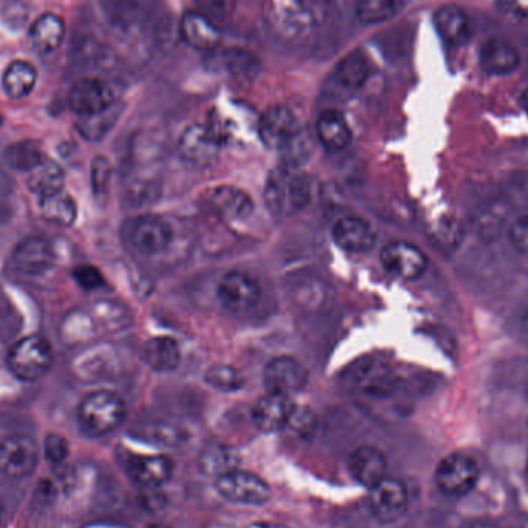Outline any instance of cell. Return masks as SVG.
<instances>
[{
    "label": "cell",
    "mask_w": 528,
    "mask_h": 528,
    "mask_svg": "<svg viewBox=\"0 0 528 528\" xmlns=\"http://www.w3.org/2000/svg\"><path fill=\"white\" fill-rule=\"evenodd\" d=\"M263 198L275 218L294 217L311 201V178L297 166L275 167L264 184Z\"/></svg>",
    "instance_id": "6da1fadb"
},
{
    "label": "cell",
    "mask_w": 528,
    "mask_h": 528,
    "mask_svg": "<svg viewBox=\"0 0 528 528\" xmlns=\"http://www.w3.org/2000/svg\"><path fill=\"white\" fill-rule=\"evenodd\" d=\"M126 403L109 390L93 391L82 399L78 424L88 437H104L121 427L126 419Z\"/></svg>",
    "instance_id": "7a4b0ae2"
},
{
    "label": "cell",
    "mask_w": 528,
    "mask_h": 528,
    "mask_svg": "<svg viewBox=\"0 0 528 528\" xmlns=\"http://www.w3.org/2000/svg\"><path fill=\"white\" fill-rule=\"evenodd\" d=\"M53 365L51 343L39 334L17 340L8 352V368L22 382H36Z\"/></svg>",
    "instance_id": "3957f363"
},
{
    "label": "cell",
    "mask_w": 528,
    "mask_h": 528,
    "mask_svg": "<svg viewBox=\"0 0 528 528\" xmlns=\"http://www.w3.org/2000/svg\"><path fill=\"white\" fill-rule=\"evenodd\" d=\"M124 238L136 255L152 258L169 249L173 241V229L158 215H139L127 223Z\"/></svg>",
    "instance_id": "277c9868"
},
{
    "label": "cell",
    "mask_w": 528,
    "mask_h": 528,
    "mask_svg": "<svg viewBox=\"0 0 528 528\" xmlns=\"http://www.w3.org/2000/svg\"><path fill=\"white\" fill-rule=\"evenodd\" d=\"M434 479L439 490L445 495H467L473 490L474 485L478 484V462L468 454H450L437 465Z\"/></svg>",
    "instance_id": "5b68a950"
},
{
    "label": "cell",
    "mask_w": 528,
    "mask_h": 528,
    "mask_svg": "<svg viewBox=\"0 0 528 528\" xmlns=\"http://www.w3.org/2000/svg\"><path fill=\"white\" fill-rule=\"evenodd\" d=\"M218 493L226 501L241 505H263L271 499V487L258 474L237 468L215 479Z\"/></svg>",
    "instance_id": "8992f818"
},
{
    "label": "cell",
    "mask_w": 528,
    "mask_h": 528,
    "mask_svg": "<svg viewBox=\"0 0 528 528\" xmlns=\"http://www.w3.org/2000/svg\"><path fill=\"white\" fill-rule=\"evenodd\" d=\"M116 104V90L112 82L102 78H82L73 84L68 93L70 109L81 116L98 115Z\"/></svg>",
    "instance_id": "52a82bcc"
},
{
    "label": "cell",
    "mask_w": 528,
    "mask_h": 528,
    "mask_svg": "<svg viewBox=\"0 0 528 528\" xmlns=\"http://www.w3.org/2000/svg\"><path fill=\"white\" fill-rule=\"evenodd\" d=\"M38 444L30 436L14 434L0 442V473L5 478L24 479L33 473L38 465Z\"/></svg>",
    "instance_id": "ba28073f"
},
{
    "label": "cell",
    "mask_w": 528,
    "mask_h": 528,
    "mask_svg": "<svg viewBox=\"0 0 528 528\" xmlns=\"http://www.w3.org/2000/svg\"><path fill=\"white\" fill-rule=\"evenodd\" d=\"M300 133L297 116L286 105H271L258 121L261 143L271 150L288 149Z\"/></svg>",
    "instance_id": "9c48e42d"
},
{
    "label": "cell",
    "mask_w": 528,
    "mask_h": 528,
    "mask_svg": "<svg viewBox=\"0 0 528 528\" xmlns=\"http://www.w3.org/2000/svg\"><path fill=\"white\" fill-rule=\"evenodd\" d=\"M217 295L224 309L241 314L260 302L261 286L254 275L235 269L221 278Z\"/></svg>",
    "instance_id": "30bf717a"
},
{
    "label": "cell",
    "mask_w": 528,
    "mask_h": 528,
    "mask_svg": "<svg viewBox=\"0 0 528 528\" xmlns=\"http://www.w3.org/2000/svg\"><path fill=\"white\" fill-rule=\"evenodd\" d=\"M369 510L382 524L400 521L408 510V490L399 479L386 476L369 490Z\"/></svg>",
    "instance_id": "8fae6325"
},
{
    "label": "cell",
    "mask_w": 528,
    "mask_h": 528,
    "mask_svg": "<svg viewBox=\"0 0 528 528\" xmlns=\"http://www.w3.org/2000/svg\"><path fill=\"white\" fill-rule=\"evenodd\" d=\"M308 380V369L294 357H275L263 371V382L268 388V393L291 397L292 394L300 393Z\"/></svg>",
    "instance_id": "7c38bea8"
},
{
    "label": "cell",
    "mask_w": 528,
    "mask_h": 528,
    "mask_svg": "<svg viewBox=\"0 0 528 528\" xmlns=\"http://www.w3.org/2000/svg\"><path fill=\"white\" fill-rule=\"evenodd\" d=\"M380 261L388 274L402 280H416L428 268V260L424 252L407 241L386 244L380 254Z\"/></svg>",
    "instance_id": "4fadbf2b"
},
{
    "label": "cell",
    "mask_w": 528,
    "mask_h": 528,
    "mask_svg": "<svg viewBox=\"0 0 528 528\" xmlns=\"http://www.w3.org/2000/svg\"><path fill=\"white\" fill-rule=\"evenodd\" d=\"M55 258V249L47 238L31 235L14 248L11 266L19 274L38 277L50 271L51 266L55 264Z\"/></svg>",
    "instance_id": "5bb4252c"
},
{
    "label": "cell",
    "mask_w": 528,
    "mask_h": 528,
    "mask_svg": "<svg viewBox=\"0 0 528 528\" xmlns=\"http://www.w3.org/2000/svg\"><path fill=\"white\" fill-rule=\"evenodd\" d=\"M295 410L291 397L268 393L255 403L252 420L261 433H278L289 427Z\"/></svg>",
    "instance_id": "9a60e30c"
},
{
    "label": "cell",
    "mask_w": 528,
    "mask_h": 528,
    "mask_svg": "<svg viewBox=\"0 0 528 528\" xmlns=\"http://www.w3.org/2000/svg\"><path fill=\"white\" fill-rule=\"evenodd\" d=\"M180 152L189 163L209 166L217 160L221 139L212 127L193 124L184 130L180 138Z\"/></svg>",
    "instance_id": "2e32d148"
},
{
    "label": "cell",
    "mask_w": 528,
    "mask_h": 528,
    "mask_svg": "<svg viewBox=\"0 0 528 528\" xmlns=\"http://www.w3.org/2000/svg\"><path fill=\"white\" fill-rule=\"evenodd\" d=\"M332 238L349 254H366L376 244V232L368 221L356 215H345L332 226Z\"/></svg>",
    "instance_id": "e0dca14e"
},
{
    "label": "cell",
    "mask_w": 528,
    "mask_h": 528,
    "mask_svg": "<svg viewBox=\"0 0 528 528\" xmlns=\"http://www.w3.org/2000/svg\"><path fill=\"white\" fill-rule=\"evenodd\" d=\"M207 206L224 221L246 220L254 210V201L243 189L234 186H220L210 190Z\"/></svg>",
    "instance_id": "ac0fdd59"
},
{
    "label": "cell",
    "mask_w": 528,
    "mask_h": 528,
    "mask_svg": "<svg viewBox=\"0 0 528 528\" xmlns=\"http://www.w3.org/2000/svg\"><path fill=\"white\" fill-rule=\"evenodd\" d=\"M386 468L388 461L385 454L371 445L357 448L349 457V471L352 478L369 490L386 478Z\"/></svg>",
    "instance_id": "d6986e66"
},
{
    "label": "cell",
    "mask_w": 528,
    "mask_h": 528,
    "mask_svg": "<svg viewBox=\"0 0 528 528\" xmlns=\"http://www.w3.org/2000/svg\"><path fill=\"white\" fill-rule=\"evenodd\" d=\"M173 468L172 459L163 454L135 456L129 462L130 478L143 488L163 487L172 478Z\"/></svg>",
    "instance_id": "ffe728a7"
},
{
    "label": "cell",
    "mask_w": 528,
    "mask_h": 528,
    "mask_svg": "<svg viewBox=\"0 0 528 528\" xmlns=\"http://www.w3.org/2000/svg\"><path fill=\"white\" fill-rule=\"evenodd\" d=\"M180 33L190 47L215 50L221 42V31L215 22L200 11H187L181 19Z\"/></svg>",
    "instance_id": "44dd1931"
},
{
    "label": "cell",
    "mask_w": 528,
    "mask_h": 528,
    "mask_svg": "<svg viewBox=\"0 0 528 528\" xmlns=\"http://www.w3.org/2000/svg\"><path fill=\"white\" fill-rule=\"evenodd\" d=\"M65 36V22L58 14L45 13L31 25L28 41L31 48L41 56L55 53Z\"/></svg>",
    "instance_id": "7402d4cb"
},
{
    "label": "cell",
    "mask_w": 528,
    "mask_h": 528,
    "mask_svg": "<svg viewBox=\"0 0 528 528\" xmlns=\"http://www.w3.org/2000/svg\"><path fill=\"white\" fill-rule=\"evenodd\" d=\"M352 380L371 396H388L396 390V376L380 362L360 363L352 373Z\"/></svg>",
    "instance_id": "603a6c76"
},
{
    "label": "cell",
    "mask_w": 528,
    "mask_h": 528,
    "mask_svg": "<svg viewBox=\"0 0 528 528\" xmlns=\"http://www.w3.org/2000/svg\"><path fill=\"white\" fill-rule=\"evenodd\" d=\"M481 65L491 75H508L519 65V53L515 45L502 38L485 42L481 50Z\"/></svg>",
    "instance_id": "cb8c5ba5"
},
{
    "label": "cell",
    "mask_w": 528,
    "mask_h": 528,
    "mask_svg": "<svg viewBox=\"0 0 528 528\" xmlns=\"http://www.w3.org/2000/svg\"><path fill=\"white\" fill-rule=\"evenodd\" d=\"M315 130L322 146L331 152H339L351 144V127L345 116L337 110H325L317 119Z\"/></svg>",
    "instance_id": "d4e9b609"
},
{
    "label": "cell",
    "mask_w": 528,
    "mask_h": 528,
    "mask_svg": "<svg viewBox=\"0 0 528 528\" xmlns=\"http://www.w3.org/2000/svg\"><path fill=\"white\" fill-rule=\"evenodd\" d=\"M143 360L156 373L175 371L181 363L180 345L172 337H153L144 345Z\"/></svg>",
    "instance_id": "484cf974"
},
{
    "label": "cell",
    "mask_w": 528,
    "mask_h": 528,
    "mask_svg": "<svg viewBox=\"0 0 528 528\" xmlns=\"http://www.w3.org/2000/svg\"><path fill=\"white\" fill-rule=\"evenodd\" d=\"M65 172L58 163L45 158L39 166L28 172L27 187L39 200L64 192Z\"/></svg>",
    "instance_id": "4316f807"
},
{
    "label": "cell",
    "mask_w": 528,
    "mask_h": 528,
    "mask_svg": "<svg viewBox=\"0 0 528 528\" xmlns=\"http://www.w3.org/2000/svg\"><path fill=\"white\" fill-rule=\"evenodd\" d=\"M437 30L445 41L464 45L471 38V22L467 13L456 5H445L434 14Z\"/></svg>",
    "instance_id": "83f0119b"
},
{
    "label": "cell",
    "mask_w": 528,
    "mask_h": 528,
    "mask_svg": "<svg viewBox=\"0 0 528 528\" xmlns=\"http://www.w3.org/2000/svg\"><path fill=\"white\" fill-rule=\"evenodd\" d=\"M36 82L38 70L30 62L21 59L11 62L2 75V88L5 95L11 99L27 98L36 87Z\"/></svg>",
    "instance_id": "f1b7e54d"
},
{
    "label": "cell",
    "mask_w": 528,
    "mask_h": 528,
    "mask_svg": "<svg viewBox=\"0 0 528 528\" xmlns=\"http://www.w3.org/2000/svg\"><path fill=\"white\" fill-rule=\"evenodd\" d=\"M201 471L210 478L218 479L223 474L237 470L240 456L234 448L227 445L215 444L207 447L200 457Z\"/></svg>",
    "instance_id": "f546056e"
},
{
    "label": "cell",
    "mask_w": 528,
    "mask_h": 528,
    "mask_svg": "<svg viewBox=\"0 0 528 528\" xmlns=\"http://www.w3.org/2000/svg\"><path fill=\"white\" fill-rule=\"evenodd\" d=\"M42 217L61 227H72L78 218V204L65 192L39 200Z\"/></svg>",
    "instance_id": "4dcf8cb0"
},
{
    "label": "cell",
    "mask_w": 528,
    "mask_h": 528,
    "mask_svg": "<svg viewBox=\"0 0 528 528\" xmlns=\"http://www.w3.org/2000/svg\"><path fill=\"white\" fill-rule=\"evenodd\" d=\"M45 160L41 147L34 141H19L5 149L4 161L10 169L30 172Z\"/></svg>",
    "instance_id": "1f68e13d"
},
{
    "label": "cell",
    "mask_w": 528,
    "mask_h": 528,
    "mask_svg": "<svg viewBox=\"0 0 528 528\" xmlns=\"http://www.w3.org/2000/svg\"><path fill=\"white\" fill-rule=\"evenodd\" d=\"M369 68L365 58L360 53H352L340 62L336 70V81L346 90H357L368 79Z\"/></svg>",
    "instance_id": "d6a6232c"
},
{
    "label": "cell",
    "mask_w": 528,
    "mask_h": 528,
    "mask_svg": "<svg viewBox=\"0 0 528 528\" xmlns=\"http://www.w3.org/2000/svg\"><path fill=\"white\" fill-rule=\"evenodd\" d=\"M403 0H357L356 14L365 24H380L399 14Z\"/></svg>",
    "instance_id": "836d02e7"
},
{
    "label": "cell",
    "mask_w": 528,
    "mask_h": 528,
    "mask_svg": "<svg viewBox=\"0 0 528 528\" xmlns=\"http://www.w3.org/2000/svg\"><path fill=\"white\" fill-rule=\"evenodd\" d=\"M119 113H121V109H119L118 104H115L109 110L98 113V115L81 118V121L78 122L79 133L90 141H98L112 130L118 121Z\"/></svg>",
    "instance_id": "e575fe53"
},
{
    "label": "cell",
    "mask_w": 528,
    "mask_h": 528,
    "mask_svg": "<svg viewBox=\"0 0 528 528\" xmlns=\"http://www.w3.org/2000/svg\"><path fill=\"white\" fill-rule=\"evenodd\" d=\"M206 382L214 386L215 390L234 393L241 390L244 385L243 376L237 369L227 365H215L206 373Z\"/></svg>",
    "instance_id": "d590c367"
},
{
    "label": "cell",
    "mask_w": 528,
    "mask_h": 528,
    "mask_svg": "<svg viewBox=\"0 0 528 528\" xmlns=\"http://www.w3.org/2000/svg\"><path fill=\"white\" fill-rule=\"evenodd\" d=\"M200 13L220 25L231 19L235 11V0H197Z\"/></svg>",
    "instance_id": "8d00e7d4"
},
{
    "label": "cell",
    "mask_w": 528,
    "mask_h": 528,
    "mask_svg": "<svg viewBox=\"0 0 528 528\" xmlns=\"http://www.w3.org/2000/svg\"><path fill=\"white\" fill-rule=\"evenodd\" d=\"M112 178V164L104 156H96L92 163V187L96 197H104Z\"/></svg>",
    "instance_id": "74e56055"
},
{
    "label": "cell",
    "mask_w": 528,
    "mask_h": 528,
    "mask_svg": "<svg viewBox=\"0 0 528 528\" xmlns=\"http://www.w3.org/2000/svg\"><path fill=\"white\" fill-rule=\"evenodd\" d=\"M73 280L84 291H96L105 283L104 275L92 264H82V266L73 269Z\"/></svg>",
    "instance_id": "f35d334b"
},
{
    "label": "cell",
    "mask_w": 528,
    "mask_h": 528,
    "mask_svg": "<svg viewBox=\"0 0 528 528\" xmlns=\"http://www.w3.org/2000/svg\"><path fill=\"white\" fill-rule=\"evenodd\" d=\"M68 451V442L65 437L59 436V434L51 433L45 437V456H47L48 461L53 462V464H61L67 459Z\"/></svg>",
    "instance_id": "ab89813d"
},
{
    "label": "cell",
    "mask_w": 528,
    "mask_h": 528,
    "mask_svg": "<svg viewBox=\"0 0 528 528\" xmlns=\"http://www.w3.org/2000/svg\"><path fill=\"white\" fill-rule=\"evenodd\" d=\"M508 238L513 248L522 255H528V215H522L513 221L508 231Z\"/></svg>",
    "instance_id": "60d3db41"
},
{
    "label": "cell",
    "mask_w": 528,
    "mask_h": 528,
    "mask_svg": "<svg viewBox=\"0 0 528 528\" xmlns=\"http://www.w3.org/2000/svg\"><path fill=\"white\" fill-rule=\"evenodd\" d=\"M504 13L516 17H528V0H499Z\"/></svg>",
    "instance_id": "b9f144b4"
},
{
    "label": "cell",
    "mask_w": 528,
    "mask_h": 528,
    "mask_svg": "<svg viewBox=\"0 0 528 528\" xmlns=\"http://www.w3.org/2000/svg\"><path fill=\"white\" fill-rule=\"evenodd\" d=\"M14 190V181L11 178L10 173L7 170L0 167V204L5 203V201L10 198L11 193Z\"/></svg>",
    "instance_id": "7bdbcfd3"
},
{
    "label": "cell",
    "mask_w": 528,
    "mask_h": 528,
    "mask_svg": "<svg viewBox=\"0 0 528 528\" xmlns=\"http://www.w3.org/2000/svg\"><path fill=\"white\" fill-rule=\"evenodd\" d=\"M248 528H289L286 525L277 524V522H254Z\"/></svg>",
    "instance_id": "ee69618b"
},
{
    "label": "cell",
    "mask_w": 528,
    "mask_h": 528,
    "mask_svg": "<svg viewBox=\"0 0 528 528\" xmlns=\"http://www.w3.org/2000/svg\"><path fill=\"white\" fill-rule=\"evenodd\" d=\"M521 104L522 107H524L525 113L528 115V87L525 88L524 93H522Z\"/></svg>",
    "instance_id": "f6af8a7d"
},
{
    "label": "cell",
    "mask_w": 528,
    "mask_h": 528,
    "mask_svg": "<svg viewBox=\"0 0 528 528\" xmlns=\"http://www.w3.org/2000/svg\"><path fill=\"white\" fill-rule=\"evenodd\" d=\"M522 328H524V331L527 332L528 336V309L527 312H525L524 317H522Z\"/></svg>",
    "instance_id": "bcb514c9"
},
{
    "label": "cell",
    "mask_w": 528,
    "mask_h": 528,
    "mask_svg": "<svg viewBox=\"0 0 528 528\" xmlns=\"http://www.w3.org/2000/svg\"><path fill=\"white\" fill-rule=\"evenodd\" d=\"M146 528H172V527H169V525H166V524H150V525H147Z\"/></svg>",
    "instance_id": "7dc6e473"
}]
</instances>
